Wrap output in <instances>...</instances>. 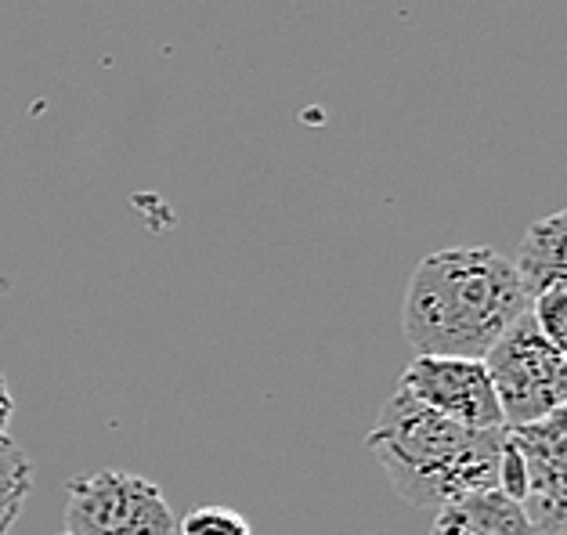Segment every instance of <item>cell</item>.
<instances>
[{"label":"cell","mask_w":567,"mask_h":535,"mask_svg":"<svg viewBox=\"0 0 567 535\" xmlns=\"http://www.w3.org/2000/svg\"><path fill=\"white\" fill-rule=\"evenodd\" d=\"M528 308L532 297L514 260L492 246H449L412 271L401 329L416 354L484 359Z\"/></svg>","instance_id":"1"},{"label":"cell","mask_w":567,"mask_h":535,"mask_svg":"<svg viewBox=\"0 0 567 535\" xmlns=\"http://www.w3.org/2000/svg\"><path fill=\"white\" fill-rule=\"evenodd\" d=\"M386 482L416 511H441L474 492L499 488L506 428L470 431L405 391H394L365 438Z\"/></svg>","instance_id":"2"},{"label":"cell","mask_w":567,"mask_h":535,"mask_svg":"<svg viewBox=\"0 0 567 535\" xmlns=\"http://www.w3.org/2000/svg\"><path fill=\"white\" fill-rule=\"evenodd\" d=\"M481 362L488 369L506 431L528 428L567 405V359L549 348L532 315H520Z\"/></svg>","instance_id":"3"},{"label":"cell","mask_w":567,"mask_h":535,"mask_svg":"<svg viewBox=\"0 0 567 535\" xmlns=\"http://www.w3.org/2000/svg\"><path fill=\"white\" fill-rule=\"evenodd\" d=\"M65 535H177V517L148 477L94 471L65 485Z\"/></svg>","instance_id":"4"},{"label":"cell","mask_w":567,"mask_h":535,"mask_svg":"<svg viewBox=\"0 0 567 535\" xmlns=\"http://www.w3.org/2000/svg\"><path fill=\"white\" fill-rule=\"evenodd\" d=\"M398 391L416 398L420 405L434 409L470 431H499L506 428L499 402H495L488 369L481 359H437L416 354L398 380Z\"/></svg>","instance_id":"5"},{"label":"cell","mask_w":567,"mask_h":535,"mask_svg":"<svg viewBox=\"0 0 567 535\" xmlns=\"http://www.w3.org/2000/svg\"><path fill=\"white\" fill-rule=\"evenodd\" d=\"M509 445L524 463V477H528L524 511L538 528L546 517L567 511V405L528 428H514Z\"/></svg>","instance_id":"6"},{"label":"cell","mask_w":567,"mask_h":535,"mask_svg":"<svg viewBox=\"0 0 567 535\" xmlns=\"http://www.w3.org/2000/svg\"><path fill=\"white\" fill-rule=\"evenodd\" d=\"M431 535H538V528L524 503L488 488L441 506Z\"/></svg>","instance_id":"7"},{"label":"cell","mask_w":567,"mask_h":535,"mask_svg":"<svg viewBox=\"0 0 567 535\" xmlns=\"http://www.w3.org/2000/svg\"><path fill=\"white\" fill-rule=\"evenodd\" d=\"M517 276L528 297H538L546 290H567V207L524 232Z\"/></svg>","instance_id":"8"},{"label":"cell","mask_w":567,"mask_h":535,"mask_svg":"<svg viewBox=\"0 0 567 535\" xmlns=\"http://www.w3.org/2000/svg\"><path fill=\"white\" fill-rule=\"evenodd\" d=\"M30 492H33L30 456H25L16 442H4L0 445V535H8L16 528Z\"/></svg>","instance_id":"9"},{"label":"cell","mask_w":567,"mask_h":535,"mask_svg":"<svg viewBox=\"0 0 567 535\" xmlns=\"http://www.w3.org/2000/svg\"><path fill=\"white\" fill-rule=\"evenodd\" d=\"M177 535H254L250 517L231 506H196L177 521Z\"/></svg>","instance_id":"10"},{"label":"cell","mask_w":567,"mask_h":535,"mask_svg":"<svg viewBox=\"0 0 567 535\" xmlns=\"http://www.w3.org/2000/svg\"><path fill=\"white\" fill-rule=\"evenodd\" d=\"M528 315L538 333L549 340V348L567 359V290H546L532 297Z\"/></svg>","instance_id":"11"},{"label":"cell","mask_w":567,"mask_h":535,"mask_svg":"<svg viewBox=\"0 0 567 535\" xmlns=\"http://www.w3.org/2000/svg\"><path fill=\"white\" fill-rule=\"evenodd\" d=\"M11 416H16V398H11V388L4 373H0V445L11 442L8 431H11Z\"/></svg>","instance_id":"12"},{"label":"cell","mask_w":567,"mask_h":535,"mask_svg":"<svg viewBox=\"0 0 567 535\" xmlns=\"http://www.w3.org/2000/svg\"><path fill=\"white\" fill-rule=\"evenodd\" d=\"M538 535H567V511L546 517L543 525H538Z\"/></svg>","instance_id":"13"},{"label":"cell","mask_w":567,"mask_h":535,"mask_svg":"<svg viewBox=\"0 0 567 535\" xmlns=\"http://www.w3.org/2000/svg\"><path fill=\"white\" fill-rule=\"evenodd\" d=\"M62 535H65V532H62Z\"/></svg>","instance_id":"14"}]
</instances>
